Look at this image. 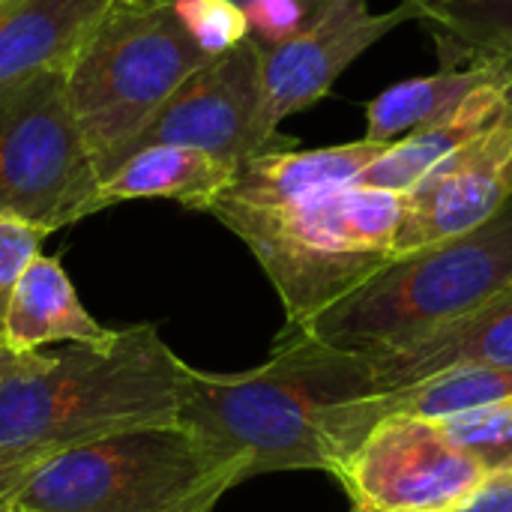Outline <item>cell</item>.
I'll use <instances>...</instances> for the list:
<instances>
[{"instance_id": "obj_5", "label": "cell", "mask_w": 512, "mask_h": 512, "mask_svg": "<svg viewBox=\"0 0 512 512\" xmlns=\"http://www.w3.org/2000/svg\"><path fill=\"white\" fill-rule=\"evenodd\" d=\"M210 57L171 0H108L66 60V90L105 180L177 87Z\"/></svg>"}, {"instance_id": "obj_24", "label": "cell", "mask_w": 512, "mask_h": 512, "mask_svg": "<svg viewBox=\"0 0 512 512\" xmlns=\"http://www.w3.org/2000/svg\"><path fill=\"white\" fill-rule=\"evenodd\" d=\"M234 3H237V6H243V12H246V9H249V6H255L258 0H234ZM315 3H327V0H315Z\"/></svg>"}, {"instance_id": "obj_23", "label": "cell", "mask_w": 512, "mask_h": 512, "mask_svg": "<svg viewBox=\"0 0 512 512\" xmlns=\"http://www.w3.org/2000/svg\"><path fill=\"white\" fill-rule=\"evenodd\" d=\"M12 357H15V354H12V351H9V348L3 345V339H0V375L6 372V366L12 363Z\"/></svg>"}, {"instance_id": "obj_9", "label": "cell", "mask_w": 512, "mask_h": 512, "mask_svg": "<svg viewBox=\"0 0 512 512\" xmlns=\"http://www.w3.org/2000/svg\"><path fill=\"white\" fill-rule=\"evenodd\" d=\"M156 144L195 147L231 168H240L261 153L291 147V138L267 126L261 42L249 36L195 69L135 138L126 159L135 150Z\"/></svg>"}, {"instance_id": "obj_21", "label": "cell", "mask_w": 512, "mask_h": 512, "mask_svg": "<svg viewBox=\"0 0 512 512\" xmlns=\"http://www.w3.org/2000/svg\"><path fill=\"white\" fill-rule=\"evenodd\" d=\"M42 231L21 222V219H9L0 216V339H3V318H6V306L9 297L21 279V273L30 267V261L36 255H42Z\"/></svg>"}, {"instance_id": "obj_12", "label": "cell", "mask_w": 512, "mask_h": 512, "mask_svg": "<svg viewBox=\"0 0 512 512\" xmlns=\"http://www.w3.org/2000/svg\"><path fill=\"white\" fill-rule=\"evenodd\" d=\"M384 150V144L360 138L315 150H297L291 144L261 153L234 171L231 183L219 192L207 213L216 216L225 210H282L351 189Z\"/></svg>"}, {"instance_id": "obj_19", "label": "cell", "mask_w": 512, "mask_h": 512, "mask_svg": "<svg viewBox=\"0 0 512 512\" xmlns=\"http://www.w3.org/2000/svg\"><path fill=\"white\" fill-rule=\"evenodd\" d=\"M504 69L507 66H462V69H438L432 75L399 81L366 105L363 138L390 147L408 138L411 132L444 120L474 90L498 78Z\"/></svg>"}, {"instance_id": "obj_25", "label": "cell", "mask_w": 512, "mask_h": 512, "mask_svg": "<svg viewBox=\"0 0 512 512\" xmlns=\"http://www.w3.org/2000/svg\"><path fill=\"white\" fill-rule=\"evenodd\" d=\"M204 512H213V510H204Z\"/></svg>"}, {"instance_id": "obj_27", "label": "cell", "mask_w": 512, "mask_h": 512, "mask_svg": "<svg viewBox=\"0 0 512 512\" xmlns=\"http://www.w3.org/2000/svg\"><path fill=\"white\" fill-rule=\"evenodd\" d=\"M6 512H9V510H6Z\"/></svg>"}, {"instance_id": "obj_26", "label": "cell", "mask_w": 512, "mask_h": 512, "mask_svg": "<svg viewBox=\"0 0 512 512\" xmlns=\"http://www.w3.org/2000/svg\"><path fill=\"white\" fill-rule=\"evenodd\" d=\"M0 3H6V0H0Z\"/></svg>"}, {"instance_id": "obj_16", "label": "cell", "mask_w": 512, "mask_h": 512, "mask_svg": "<svg viewBox=\"0 0 512 512\" xmlns=\"http://www.w3.org/2000/svg\"><path fill=\"white\" fill-rule=\"evenodd\" d=\"M234 171L237 168L195 147H141L99 183L93 213L135 198H168L189 210L207 213L219 192L231 183Z\"/></svg>"}, {"instance_id": "obj_2", "label": "cell", "mask_w": 512, "mask_h": 512, "mask_svg": "<svg viewBox=\"0 0 512 512\" xmlns=\"http://www.w3.org/2000/svg\"><path fill=\"white\" fill-rule=\"evenodd\" d=\"M186 363L153 324L102 345L15 354L0 375V447L54 456L123 432L180 423Z\"/></svg>"}, {"instance_id": "obj_1", "label": "cell", "mask_w": 512, "mask_h": 512, "mask_svg": "<svg viewBox=\"0 0 512 512\" xmlns=\"http://www.w3.org/2000/svg\"><path fill=\"white\" fill-rule=\"evenodd\" d=\"M375 366L303 330H282L267 363L246 372L186 366L180 426L240 459L249 477L342 465L378 426Z\"/></svg>"}, {"instance_id": "obj_7", "label": "cell", "mask_w": 512, "mask_h": 512, "mask_svg": "<svg viewBox=\"0 0 512 512\" xmlns=\"http://www.w3.org/2000/svg\"><path fill=\"white\" fill-rule=\"evenodd\" d=\"M99 183L63 66L0 90V216L51 234L93 216Z\"/></svg>"}, {"instance_id": "obj_20", "label": "cell", "mask_w": 512, "mask_h": 512, "mask_svg": "<svg viewBox=\"0 0 512 512\" xmlns=\"http://www.w3.org/2000/svg\"><path fill=\"white\" fill-rule=\"evenodd\" d=\"M195 45L213 60L252 36L243 6L234 0H171Z\"/></svg>"}, {"instance_id": "obj_8", "label": "cell", "mask_w": 512, "mask_h": 512, "mask_svg": "<svg viewBox=\"0 0 512 512\" xmlns=\"http://www.w3.org/2000/svg\"><path fill=\"white\" fill-rule=\"evenodd\" d=\"M336 480L354 510L453 512L486 486L489 474L438 420L393 414L366 435Z\"/></svg>"}, {"instance_id": "obj_18", "label": "cell", "mask_w": 512, "mask_h": 512, "mask_svg": "<svg viewBox=\"0 0 512 512\" xmlns=\"http://www.w3.org/2000/svg\"><path fill=\"white\" fill-rule=\"evenodd\" d=\"M429 39L441 69H512V0H402Z\"/></svg>"}, {"instance_id": "obj_15", "label": "cell", "mask_w": 512, "mask_h": 512, "mask_svg": "<svg viewBox=\"0 0 512 512\" xmlns=\"http://www.w3.org/2000/svg\"><path fill=\"white\" fill-rule=\"evenodd\" d=\"M117 330H105L78 300V291L57 258L36 255L21 273L3 318V345L12 354L48 351V345H102Z\"/></svg>"}, {"instance_id": "obj_14", "label": "cell", "mask_w": 512, "mask_h": 512, "mask_svg": "<svg viewBox=\"0 0 512 512\" xmlns=\"http://www.w3.org/2000/svg\"><path fill=\"white\" fill-rule=\"evenodd\" d=\"M372 366L378 396L411 387L450 369H512V288L477 309L474 315L438 330L435 336L399 354L372 360Z\"/></svg>"}, {"instance_id": "obj_22", "label": "cell", "mask_w": 512, "mask_h": 512, "mask_svg": "<svg viewBox=\"0 0 512 512\" xmlns=\"http://www.w3.org/2000/svg\"><path fill=\"white\" fill-rule=\"evenodd\" d=\"M48 459L39 453H27V450H3L0 447V512L12 507L15 495L21 492V486L27 483V477L36 471V465Z\"/></svg>"}, {"instance_id": "obj_10", "label": "cell", "mask_w": 512, "mask_h": 512, "mask_svg": "<svg viewBox=\"0 0 512 512\" xmlns=\"http://www.w3.org/2000/svg\"><path fill=\"white\" fill-rule=\"evenodd\" d=\"M411 21L405 3L372 12L366 0H330L321 15L285 42L264 48V105L267 126L321 102L333 84L387 33Z\"/></svg>"}, {"instance_id": "obj_6", "label": "cell", "mask_w": 512, "mask_h": 512, "mask_svg": "<svg viewBox=\"0 0 512 512\" xmlns=\"http://www.w3.org/2000/svg\"><path fill=\"white\" fill-rule=\"evenodd\" d=\"M243 480L186 426H150L42 459L9 512H204Z\"/></svg>"}, {"instance_id": "obj_11", "label": "cell", "mask_w": 512, "mask_h": 512, "mask_svg": "<svg viewBox=\"0 0 512 512\" xmlns=\"http://www.w3.org/2000/svg\"><path fill=\"white\" fill-rule=\"evenodd\" d=\"M512 201V120L435 165L408 195L396 258L462 237Z\"/></svg>"}, {"instance_id": "obj_4", "label": "cell", "mask_w": 512, "mask_h": 512, "mask_svg": "<svg viewBox=\"0 0 512 512\" xmlns=\"http://www.w3.org/2000/svg\"><path fill=\"white\" fill-rule=\"evenodd\" d=\"M261 264L285 309V330H309L396 258L405 195L351 186L282 210L216 213Z\"/></svg>"}, {"instance_id": "obj_13", "label": "cell", "mask_w": 512, "mask_h": 512, "mask_svg": "<svg viewBox=\"0 0 512 512\" xmlns=\"http://www.w3.org/2000/svg\"><path fill=\"white\" fill-rule=\"evenodd\" d=\"M507 120H512V69H504L498 78L474 90L444 120L390 144L363 171L357 186L408 195L435 165H441L444 159L465 150L468 144H474Z\"/></svg>"}, {"instance_id": "obj_3", "label": "cell", "mask_w": 512, "mask_h": 512, "mask_svg": "<svg viewBox=\"0 0 512 512\" xmlns=\"http://www.w3.org/2000/svg\"><path fill=\"white\" fill-rule=\"evenodd\" d=\"M510 288L512 201L462 237L393 258L303 333L381 360L474 315Z\"/></svg>"}, {"instance_id": "obj_17", "label": "cell", "mask_w": 512, "mask_h": 512, "mask_svg": "<svg viewBox=\"0 0 512 512\" xmlns=\"http://www.w3.org/2000/svg\"><path fill=\"white\" fill-rule=\"evenodd\" d=\"M108 0H12L0 18V90L66 66Z\"/></svg>"}]
</instances>
